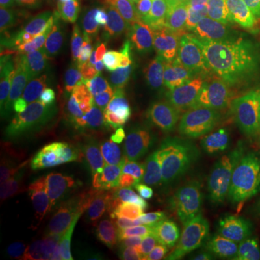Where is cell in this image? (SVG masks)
<instances>
[{
  "mask_svg": "<svg viewBox=\"0 0 260 260\" xmlns=\"http://www.w3.org/2000/svg\"><path fill=\"white\" fill-rule=\"evenodd\" d=\"M217 93L205 127L188 150L179 177L168 188L194 229H211L229 220L240 205L254 171V121L240 99L237 78L243 67L229 44L211 52Z\"/></svg>",
  "mask_w": 260,
  "mask_h": 260,
  "instance_id": "cell-1",
  "label": "cell"
},
{
  "mask_svg": "<svg viewBox=\"0 0 260 260\" xmlns=\"http://www.w3.org/2000/svg\"><path fill=\"white\" fill-rule=\"evenodd\" d=\"M211 52L200 44L165 49L130 70L93 113V121L136 145H148L179 116Z\"/></svg>",
  "mask_w": 260,
  "mask_h": 260,
  "instance_id": "cell-2",
  "label": "cell"
},
{
  "mask_svg": "<svg viewBox=\"0 0 260 260\" xmlns=\"http://www.w3.org/2000/svg\"><path fill=\"white\" fill-rule=\"evenodd\" d=\"M73 229L90 260H188L197 232L171 191L116 214L81 217Z\"/></svg>",
  "mask_w": 260,
  "mask_h": 260,
  "instance_id": "cell-3",
  "label": "cell"
},
{
  "mask_svg": "<svg viewBox=\"0 0 260 260\" xmlns=\"http://www.w3.org/2000/svg\"><path fill=\"white\" fill-rule=\"evenodd\" d=\"M67 70L58 47L44 35L3 29L0 35V121L3 130L61 102Z\"/></svg>",
  "mask_w": 260,
  "mask_h": 260,
  "instance_id": "cell-4",
  "label": "cell"
},
{
  "mask_svg": "<svg viewBox=\"0 0 260 260\" xmlns=\"http://www.w3.org/2000/svg\"><path fill=\"white\" fill-rule=\"evenodd\" d=\"M61 9L81 20L107 26H136L153 15L159 0H58Z\"/></svg>",
  "mask_w": 260,
  "mask_h": 260,
  "instance_id": "cell-5",
  "label": "cell"
},
{
  "mask_svg": "<svg viewBox=\"0 0 260 260\" xmlns=\"http://www.w3.org/2000/svg\"><path fill=\"white\" fill-rule=\"evenodd\" d=\"M3 260H55L52 243L35 220H3Z\"/></svg>",
  "mask_w": 260,
  "mask_h": 260,
  "instance_id": "cell-6",
  "label": "cell"
},
{
  "mask_svg": "<svg viewBox=\"0 0 260 260\" xmlns=\"http://www.w3.org/2000/svg\"><path fill=\"white\" fill-rule=\"evenodd\" d=\"M232 47L240 58L243 73L260 84V9L234 6L232 12Z\"/></svg>",
  "mask_w": 260,
  "mask_h": 260,
  "instance_id": "cell-7",
  "label": "cell"
},
{
  "mask_svg": "<svg viewBox=\"0 0 260 260\" xmlns=\"http://www.w3.org/2000/svg\"><path fill=\"white\" fill-rule=\"evenodd\" d=\"M58 0H0V20L3 29L38 32L55 18Z\"/></svg>",
  "mask_w": 260,
  "mask_h": 260,
  "instance_id": "cell-8",
  "label": "cell"
},
{
  "mask_svg": "<svg viewBox=\"0 0 260 260\" xmlns=\"http://www.w3.org/2000/svg\"><path fill=\"white\" fill-rule=\"evenodd\" d=\"M61 260H90L87 249L81 246L78 234H75V229H67L61 234Z\"/></svg>",
  "mask_w": 260,
  "mask_h": 260,
  "instance_id": "cell-9",
  "label": "cell"
},
{
  "mask_svg": "<svg viewBox=\"0 0 260 260\" xmlns=\"http://www.w3.org/2000/svg\"><path fill=\"white\" fill-rule=\"evenodd\" d=\"M237 6H243V9H260V0H237Z\"/></svg>",
  "mask_w": 260,
  "mask_h": 260,
  "instance_id": "cell-10",
  "label": "cell"
}]
</instances>
